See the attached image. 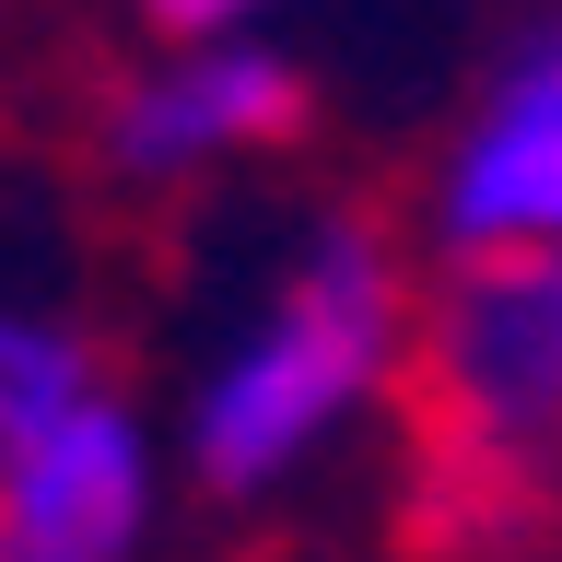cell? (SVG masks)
Listing matches in <instances>:
<instances>
[{
	"label": "cell",
	"instance_id": "1",
	"mask_svg": "<svg viewBox=\"0 0 562 562\" xmlns=\"http://www.w3.org/2000/svg\"><path fill=\"white\" fill-rule=\"evenodd\" d=\"M411 446L469 562L562 527V246H457L411 340Z\"/></svg>",
	"mask_w": 562,
	"mask_h": 562
},
{
	"label": "cell",
	"instance_id": "2",
	"mask_svg": "<svg viewBox=\"0 0 562 562\" xmlns=\"http://www.w3.org/2000/svg\"><path fill=\"white\" fill-rule=\"evenodd\" d=\"M386 340H398V281H386V246L363 223H328L305 246V270L281 281L270 328L223 363V386L200 398V469L223 492L270 481L293 446H316L328 422L386 375Z\"/></svg>",
	"mask_w": 562,
	"mask_h": 562
},
{
	"label": "cell",
	"instance_id": "3",
	"mask_svg": "<svg viewBox=\"0 0 562 562\" xmlns=\"http://www.w3.org/2000/svg\"><path fill=\"white\" fill-rule=\"evenodd\" d=\"M140 539V434L105 398H70L24 457H0V551L12 562H117Z\"/></svg>",
	"mask_w": 562,
	"mask_h": 562
},
{
	"label": "cell",
	"instance_id": "4",
	"mask_svg": "<svg viewBox=\"0 0 562 562\" xmlns=\"http://www.w3.org/2000/svg\"><path fill=\"white\" fill-rule=\"evenodd\" d=\"M446 223H457V246H504V235L562 246V59L539 82H516V105L457 153Z\"/></svg>",
	"mask_w": 562,
	"mask_h": 562
},
{
	"label": "cell",
	"instance_id": "5",
	"mask_svg": "<svg viewBox=\"0 0 562 562\" xmlns=\"http://www.w3.org/2000/svg\"><path fill=\"white\" fill-rule=\"evenodd\" d=\"M270 130H293V70L281 59H188L117 105L130 165H200L223 140H270Z\"/></svg>",
	"mask_w": 562,
	"mask_h": 562
},
{
	"label": "cell",
	"instance_id": "6",
	"mask_svg": "<svg viewBox=\"0 0 562 562\" xmlns=\"http://www.w3.org/2000/svg\"><path fill=\"white\" fill-rule=\"evenodd\" d=\"M70 398H94V363L47 316H0V457H24Z\"/></svg>",
	"mask_w": 562,
	"mask_h": 562
},
{
	"label": "cell",
	"instance_id": "7",
	"mask_svg": "<svg viewBox=\"0 0 562 562\" xmlns=\"http://www.w3.org/2000/svg\"><path fill=\"white\" fill-rule=\"evenodd\" d=\"M153 12H165L176 35H200V24H223V12H246V0H153Z\"/></svg>",
	"mask_w": 562,
	"mask_h": 562
},
{
	"label": "cell",
	"instance_id": "8",
	"mask_svg": "<svg viewBox=\"0 0 562 562\" xmlns=\"http://www.w3.org/2000/svg\"><path fill=\"white\" fill-rule=\"evenodd\" d=\"M0 562H12V551H0Z\"/></svg>",
	"mask_w": 562,
	"mask_h": 562
}]
</instances>
